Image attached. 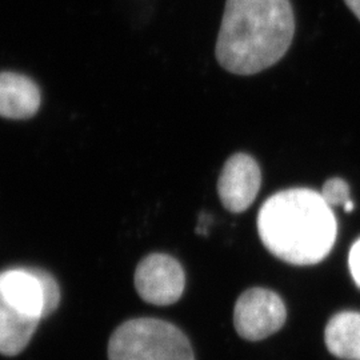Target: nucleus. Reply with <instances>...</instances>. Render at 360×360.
<instances>
[{
	"label": "nucleus",
	"mask_w": 360,
	"mask_h": 360,
	"mask_svg": "<svg viewBox=\"0 0 360 360\" xmlns=\"http://www.w3.org/2000/svg\"><path fill=\"white\" fill-rule=\"evenodd\" d=\"M294 35L290 0H226L215 56L233 75H257L283 59Z\"/></svg>",
	"instance_id": "f257e3e1"
},
{
	"label": "nucleus",
	"mask_w": 360,
	"mask_h": 360,
	"mask_svg": "<svg viewBox=\"0 0 360 360\" xmlns=\"http://www.w3.org/2000/svg\"><path fill=\"white\" fill-rule=\"evenodd\" d=\"M257 232L272 255L295 266H311L327 257L338 224L322 193L291 188L272 195L257 215Z\"/></svg>",
	"instance_id": "f03ea898"
},
{
	"label": "nucleus",
	"mask_w": 360,
	"mask_h": 360,
	"mask_svg": "<svg viewBox=\"0 0 360 360\" xmlns=\"http://www.w3.org/2000/svg\"><path fill=\"white\" fill-rule=\"evenodd\" d=\"M108 360H195L187 336L171 323L136 318L120 324L108 342Z\"/></svg>",
	"instance_id": "7ed1b4c3"
},
{
	"label": "nucleus",
	"mask_w": 360,
	"mask_h": 360,
	"mask_svg": "<svg viewBox=\"0 0 360 360\" xmlns=\"http://www.w3.org/2000/svg\"><path fill=\"white\" fill-rule=\"evenodd\" d=\"M287 318L281 296L266 288L247 290L236 300L233 324L243 339L257 342L278 333Z\"/></svg>",
	"instance_id": "20e7f679"
},
{
	"label": "nucleus",
	"mask_w": 360,
	"mask_h": 360,
	"mask_svg": "<svg viewBox=\"0 0 360 360\" xmlns=\"http://www.w3.org/2000/svg\"><path fill=\"white\" fill-rule=\"evenodd\" d=\"M134 283L144 302L154 306H169L183 295L186 276L175 257L151 254L138 264Z\"/></svg>",
	"instance_id": "39448f33"
},
{
	"label": "nucleus",
	"mask_w": 360,
	"mask_h": 360,
	"mask_svg": "<svg viewBox=\"0 0 360 360\" xmlns=\"http://www.w3.org/2000/svg\"><path fill=\"white\" fill-rule=\"evenodd\" d=\"M260 168L247 154H235L224 163L218 181L221 205L233 214H240L254 203L260 188Z\"/></svg>",
	"instance_id": "423d86ee"
},
{
	"label": "nucleus",
	"mask_w": 360,
	"mask_h": 360,
	"mask_svg": "<svg viewBox=\"0 0 360 360\" xmlns=\"http://www.w3.org/2000/svg\"><path fill=\"white\" fill-rule=\"evenodd\" d=\"M40 104V89L31 77L11 71L0 72V117L30 119L37 115Z\"/></svg>",
	"instance_id": "0eeeda50"
},
{
	"label": "nucleus",
	"mask_w": 360,
	"mask_h": 360,
	"mask_svg": "<svg viewBox=\"0 0 360 360\" xmlns=\"http://www.w3.org/2000/svg\"><path fill=\"white\" fill-rule=\"evenodd\" d=\"M0 294L27 315L41 321L44 315V292L34 269H10L0 272Z\"/></svg>",
	"instance_id": "6e6552de"
},
{
	"label": "nucleus",
	"mask_w": 360,
	"mask_h": 360,
	"mask_svg": "<svg viewBox=\"0 0 360 360\" xmlns=\"http://www.w3.org/2000/svg\"><path fill=\"white\" fill-rule=\"evenodd\" d=\"M39 322L0 294V354L4 356L19 355L28 346Z\"/></svg>",
	"instance_id": "1a4fd4ad"
},
{
	"label": "nucleus",
	"mask_w": 360,
	"mask_h": 360,
	"mask_svg": "<svg viewBox=\"0 0 360 360\" xmlns=\"http://www.w3.org/2000/svg\"><path fill=\"white\" fill-rule=\"evenodd\" d=\"M324 340L328 351L336 358L360 360V312L336 314L326 327Z\"/></svg>",
	"instance_id": "9d476101"
},
{
	"label": "nucleus",
	"mask_w": 360,
	"mask_h": 360,
	"mask_svg": "<svg viewBox=\"0 0 360 360\" xmlns=\"http://www.w3.org/2000/svg\"><path fill=\"white\" fill-rule=\"evenodd\" d=\"M323 199L326 203L331 207H343L347 212L352 211L355 208V205L351 200L349 196V187L347 181L339 178H333L327 180L323 186L322 190Z\"/></svg>",
	"instance_id": "9b49d317"
},
{
	"label": "nucleus",
	"mask_w": 360,
	"mask_h": 360,
	"mask_svg": "<svg viewBox=\"0 0 360 360\" xmlns=\"http://www.w3.org/2000/svg\"><path fill=\"white\" fill-rule=\"evenodd\" d=\"M35 274L38 275L40 279V283L43 285V292H44V315L46 318L50 316L55 309H58L60 303V288L59 284L53 279L50 272L40 270V269H34Z\"/></svg>",
	"instance_id": "f8f14e48"
},
{
	"label": "nucleus",
	"mask_w": 360,
	"mask_h": 360,
	"mask_svg": "<svg viewBox=\"0 0 360 360\" xmlns=\"http://www.w3.org/2000/svg\"><path fill=\"white\" fill-rule=\"evenodd\" d=\"M348 266H349L354 282L360 288V239H358L351 247L349 257H348Z\"/></svg>",
	"instance_id": "ddd939ff"
},
{
	"label": "nucleus",
	"mask_w": 360,
	"mask_h": 360,
	"mask_svg": "<svg viewBox=\"0 0 360 360\" xmlns=\"http://www.w3.org/2000/svg\"><path fill=\"white\" fill-rule=\"evenodd\" d=\"M345 3L360 22V0H345Z\"/></svg>",
	"instance_id": "4468645a"
}]
</instances>
